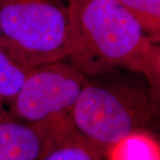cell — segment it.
Returning a JSON list of instances; mask_svg holds the SVG:
<instances>
[{
    "instance_id": "cell-3",
    "label": "cell",
    "mask_w": 160,
    "mask_h": 160,
    "mask_svg": "<svg viewBox=\"0 0 160 160\" xmlns=\"http://www.w3.org/2000/svg\"><path fill=\"white\" fill-rule=\"evenodd\" d=\"M69 24L52 0H0V48L30 69L68 59Z\"/></svg>"
},
{
    "instance_id": "cell-2",
    "label": "cell",
    "mask_w": 160,
    "mask_h": 160,
    "mask_svg": "<svg viewBox=\"0 0 160 160\" xmlns=\"http://www.w3.org/2000/svg\"><path fill=\"white\" fill-rule=\"evenodd\" d=\"M158 93L142 75L113 69L86 79L69 118L102 156L158 113Z\"/></svg>"
},
{
    "instance_id": "cell-6",
    "label": "cell",
    "mask_w": 160,
    "mask_h": 160,
    "mask_svg": "<svg viewBox=\"0 0 160 160\" xmlns=\"http://www.w3.org/2000/svg\"><path fill=\"white\" fill-rule=\"evenodd\" d=\"M100 150L73 126L69 116L50 122L38 160H102Z\"/></svg>"
},
{
    "instance_id": "cell-9",
    "label": "cell",
    "mask_w": 160,
    "mask_h": 160,
    "mask_svg": "<svg viewBox=\"0 0 160 160\" xmlns=\"http://www.w3.org/2000/svg\"><path fill=\"white\" fill-rule=\"evenodd\" d=\"M154 42L160 38V0H118Z\"/></svg>"
},
{
    "instance_id": "cell-5",
    "label": "cell",
    "mask_w": 160,
    "mask_h": 160,
    "mask_svg": "<svg viewBox=\"0 0 160 160\" xmlns=\"http://www.w3.org/2000/svg\"><path fill=\"white\" fill-rule=\"evenodd\" d=\"M50 122H22L7 111L0 100V160H38Z\"/></svg>"
},
{
    "instance_id": "cell-4",
    "label": "cell",
    "mask_w": 160,
    "mask_h": 160,
    "mask_svg": "<svg viewBox=\"0 0 160 160\" xmlns=\"http://www.w3.org/2000/svg\"><path fill=\"white\" fill-rule=\"evenodd\" d=\"M86 79V75L72 64L62 62L31 69L10 102V112L29 124L69 116Z\"/></svg>"
},
{
    "instance_id": "cell-10",
    "label": "cell",
    "mask_w": 160,
    "mask_h": 160,
    "mask_svg": "<svg viewBox=\"0 0 160 160\" xmlns=\"http://www.w3.org/2000/svg\"><path fill=\"white\" fill-rule=\"evenodd\" d=\"M1 39H2V32H1V28H0V42H1Z\"/></svg>"
},
{
    "instance_id": "cell-8",
    "label": "cell",
    "mask_w": 160,
    "mask_h": 160,
    "mask_svg": "<svg viewBox=\"0 0 160 160\" xmlns=\"http://www.w3.org/2000/svg\"><path fill=\"white\" fill-rule=\"evenodd\" d=\"M30 69L0 48V100L2 102H11Z\"/></svg>"
},
{
    "instance_id": "cell-7",
    "label": "cell",
    "mask_w": 160,
    "mask_h": 160,
    "mask_svg": "<svg viewBox=\"0 0 160 160\" xmlns=\"http://www.w3.org/2000/svg\"><path fill=\"white\" fill-rule=\"evenodd\" d=\"M108 160H160L159 144L147 132L126 136L104 155Z\"/></svg>"
},
{
    "instance_id": "cell-1",
    "label": "cell",
    "mask_w": 160,
    "mask_h": 160,
    "mask_svg": "<svg viewBox=\"0 0 160 160\" xmlns=\"http://www.w3.org/2000/svg\"><path fill=\"white\" fill-rule=\"evenodd\" d=\"M68 59L86 76L142 75L159 94L160 50L118 0H69Z\"/></svg>"
}]
</instances>
